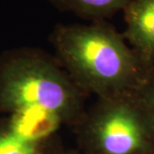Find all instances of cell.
I'll return each mask as SVG.
<instances>
[{
    "label": "cell",
    "mask_w": 154,
    "mask_h": 154,
    "mask_svg": "<svg viewBox=\"0 0 154 154\" xmlns=\"http://www.w3.org/2000/svg\"><path fill=\"white\" fill-rule=\"evenodd\" d=\"M50 40L68 75L97 98L137 92L151 69L106 21L57 24Z\"/></svg>",
    "instance_id": "cell-1"
},
{
    "label": "cell",
    "mask_w": 154,
    "mask_h": 154,
    "mask_svg": "<svg viewBox=\"0 0 154 154\" xmlns=\"http://www.w3.org/2000/svg\"><path fill=\"white\" fill-rule=\"evenodd\" d=\"M86 94L56 57L22 48L0 57V115L40 112L75 127L87 110Z\"/></svg>",
    "instance_id": "cell-2"
},
{
    "label": "cell",
    "mask_w": 154,
    "mask_h": 154,
    "mask_svg": "<svg viewBox=\"0 0 154 154\" xmlns=\"http://www.w3.org/2000/svg\"><path fill=\"white\" fill-rule=\"evenodd\" d=\"M74 128L89 154H154V118L137 92L97 98Z\"/></svg>",
    "instance_id": "cell-3"
},
{
    "label": "cell",
    "mask_w": 154,
    "mask_h": 154,
    "mask_svg": "<svg viewBox=\"0 0 154 154\" xmlns=\"http://www.w3.org/2000/svg\"><path fill=\"white\" fill-rule=\"evenodd\" d=\"M61 127L40 112L0 115V154H45Z\"/></svg>",
    "instance_id": "cell-4"
},
{
    "label": "cell",
    "mask_w": 154,
    "mask_h": 154,
    "mask_svg": "<svg viewBox=\"0 0 154 154\" xmlns=\"http://www.w3.org/2000/svg\"><path fill=\"white\" fill-rule=\"evenodd\" d=\"M123 37L147 67H154V0H132L123 10Z\"/></svg>",
    "instance_id": "cell-5"
},
{
    "label": "cell",
    "mask_w": 154,
    "mask_h": 154,
    "mask_svg": "<svg viewBox=\"0 0 154 154\" xmlns=\"http://www.w3.org/2000/svg\"><path fill=\"white\" fill-rule=\"evenodd\" d=\"M59 11L70 12L91 22L106 21L123 11L132 0H48Z\"/></svg>",
    "instance_id": "cell-6"
},
{
    "label": "cell",
    "mask_w": 154,
    "mask_h": 154,
    "mask_svg": "<svg viewBox=\"0 0 154 154\" xmlns=\"http://www.w3.org/2000/svg\"><path fill=\"white\" fill-rule=\"evenodd\" d=\"M137 93L154 118V67L149 69Z\"/></svg>",
    "instance_id": "cell-7"
}]
</instances>
